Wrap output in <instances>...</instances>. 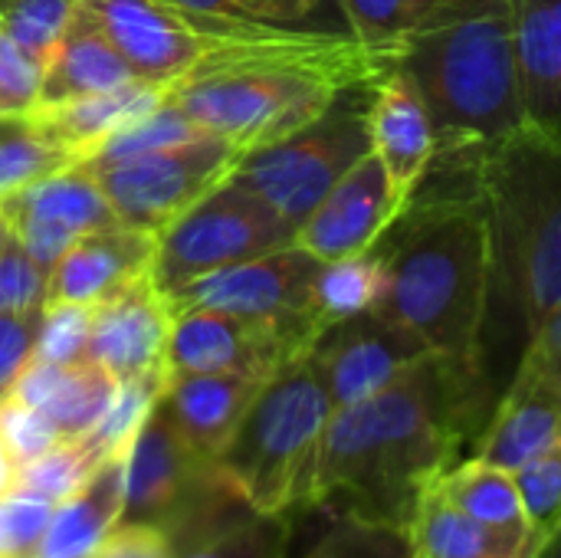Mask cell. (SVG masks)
I'll return each instance as SVG.
<instances>
[{
  "mask_svg": "<svg viewBox=\"0 0 561 558\" xmlns=\"http://www.w3.org/2000/svg\"><path fill=\"white\" fill-rule=\"evenodd\" d=\"M493 385L473 362L431 352L322 434L302 510L411 529L421 497L490 418Z\"/></svg>",
  "mask_w": 561,
  "mask_h": 558,
  "instance_id": "1",
  "label": "cell"
},
{
  "mask_svg": "<svg viewBox=\"0 0 561 558\" xmlns=\"http://www.w3.org/2000/svg\"><path fill=\"white\" fill-rule=\"evenodd\" d=\"M404 46L355 33L217 16L210 49L178 79L171 99L207 132L247 151L312 125L352 89L398 66Z\"/></svg>",
  "mask_w": 561,
  "mask_h": 558,
  "instance_id": "2",
  "label": "cell"
},
{
  "mask_svg": "<svg viewBox=\"0 0 561 558\" xmlns=\"http://www.w3.org/2000/svg\"><path fill=\"white\" fill-rule=\"evenodd\" d=\"M473 158H434L378 240L388 273L378 312L411 329L427 349L483 368L490 230Z\"/></svg>",
  "mask_w": 561,
  "mask_h": 558,
  "instance_id": "3",
  "label": "cell"
},
{
  "mask_svg": "<svg viewBox=\"0 0 561 558\" xmlns=\"http://www.w3.org/2000/svg\"><path fill=\"white\" fill-rule=\"evenodd\" d=\"M473 184L490 230V306L483 372L516 362L561 303V138L533 125L473 158ZM513 378V375H510Z\"/></svg>",
  "mask_w": 561,
  "mask_h": 558,
  "instance_id": "4",
  "label": "cell"
},
{
  "mask_svg": "<svg viewBox=\"0 0 561 558\" xmlns=\"http://www.w3.org/2000/svg\"><path fill=\"white\" fill-rule=\"evenodd\" d=\"M398 66L427 102L434 158H473L529 125L506 7L411 39Z\"/></svg>",
  "mask_w": 561,
  "mask_h": 558,
  "instance_id": "5",
  "label": "cell"
},
{
  "mask_svg": "<svg viewBox=\"0 0 561 558\" xmlns=\"http://www.w3.org/2000/svg\"><path fill=\"white\" fill-rule=\"evenodd\" d=\"M335 405L309 362L293 358L266 378L237 434L217 457L224 477L256 513L296 516Z\"/></svg>",
  "mask_w": 561,
  "mask_h": 558,
  "instance_id": "6",
  "label": "cell"
},
{
  "mask_svg": "<svg viewBox=\"0 0 561 558\" xmlns=\"http://www.w3.org/2000/svg\"><path fill=\"white\" fill-rule=\"evenodd\" d=\"M243 510L250 506L224 477L220 464L194 451L158 401L125 457V500L118 523L161 529L178 558L181 549Z\"/></svg>",
  "mask_w": 561,
  "mask_h": 558,
  "instance_id": "7",
  "label": "cell"
},
{
  "mask_svg": "<svg viewBox=\"0 0 561 558\" xmlns=\"http://www.w3.org/2000/svg\"><path fill=\"white\" fill-rule=\"evenodd\" d=\"M368 89H352L296 135L247 151L230 178L263 197L296 230L319 201L371 151Z\"/></svg>",
  "mask_w": 561,
  "mask_h": 558,
  "instance_id": "8",
  "label": "cell"
},
{
  "mask_svg": "<svg viewBox=\"0 0 561 558\" xmlns=\"http://www.w3.org/2000/svg\"><path fill=\"white\" fill-rule=\"evenodd\" d=\"M289 243H296V227L263 197L227 178L158 234L151 280L164 299H174L204 276Z\"/></svg>",
  "mask_w": 561,
  "mask_h": 558,
  "instance_id": "9",
  "label": "cell"
},
{
  "mask_svg": "<svg viewBox=\"0 0 561 558\" xmlns=\"http://www.w3.org/2000/svg\"><path fill=\"white\" fill-rule=\"evenodd\" d=\"M243 148L220 135H201L187 145L151 151L128 161L89 164L122 227L161 234L204 194L230 178Z\"/></svg>",
  "mask_w": 561,
  "mask_h": 558,
  "instance_id": "10",
  "label": "cell"
},
{
  "mask_svg": "<svg viewBox=\"0 0 561 558\" xmlns=\"http://www.w3.org/2000/svg\"><path fill=\"white\" fill-rule=\"evenodd\" d=\"M316 332L233 316L224 309L191 306L174 312L164 368L168 378L184 375H276L293 358L306 355Z\"/></svg>",
  "mask_w": 561,
  "mask_h": 558,
  "instance_id": "11",
  "label": "cell"
},
{
  "mask_svg": "<svg viewBox=\"0 0 561 558\" xmlns=\"http://www.w3.org/2000/svg\"><path fill=\"white\" fill-rule=\"evenodd\" d=\"M319 266L322 260H316L299 243H289L266 257H256L240 266H227L214 276L197 280L194 286L168 299V306L171 312L207 306V309H224L233 316L293 326V329H306L319 335L325 329L316 309Z\"/></svg>",
  "mask_w": 561,
  "mask_h": 558,
  "instance_id": "12",
  "label": "cell"
},
{
  "mask_svg": "<svg viewBox=\"0 0 561 558\" xmlns=\"http://www.w3.org/2000/svg\"><path fill=\"white\" fill-rule=\"evenodd\" d=\"M138 79L178 86L207 53L210 16L168 0H79Z\"/></svg>",
  "mask_w": 561,
  "mask_h": 558,
  "instance_id": "13",
  "label": "cell"
},
{
  "mask_svg": "<svg viewBox=\"0 0 561 558\" xmlns=\"http://www.w3.org/2000/svg\"><path fill=\"white\" fill-rule=\"evenodd\" d=\"M431 352L434 349H427L424 339H417L411 329L371 309L352 319L329 322L306 355L339 411L371 398Z\"/></svg>",
  "mask_w": 561,
  "mask_h": 558,
  "instance_id": "14",
  "label": "cell"
},
{
  "mask_svg": "<svg viewBox=\"0 0 561 558\" xmlns=\"http://www.w3.org/2000/svg\"><path fill=\"white\" fill-rule=\"evenodd\" d=\"M0 217L7 220L13 240L46 273L79 237L118 224L89 164H69L0 201Z\"/></svg>",
  "mask_w": 561,
  "mask_h": 558,
  "instance_id": "15",
  "label": "cell"
},
{
  "mask_svg": "<svg viewBox=\"0 0 561 558\" xmlns=\"http://www.w3.org/2000/svg\"><path fill=\"white\" fill-rule=\"evenodd\" d=\"M404 204L408 201L394 191L385 164L368 151L299 224L296 243L322 263L365 253L378 247Z\"/></svg>",
  "mask_w": 561,
  "mask_h": 558,
  "instance_id": "16",
  "label": "cell"
},
{
  "mask_svg": "<svg viewBox=\"0 0 561 558\" xmlns=\"http://www.w3.org/2000/svg\"><path fill=\"white\" fill-rule=\"evenodd\" d=\"M174 312L151 273L122 286L92 306V335L85 358L108 368L118 382L164 368Z\"/></svg>",
  "mask_w": 561,
  "mask_h": 558,
  "instance_id": "17",
  "label": "cell"
},
{
  "mask_svg": "<svg viewBox=\"0 0 561 558\" xmlns=\"http://www.w3.org/2000/svg\"><path fill=\"white\" fill-rule=\"evenodd\" d=\"M368 135L375 158L385 164L394 191L408 201L431 171L437 132L417 82L401 66H391L368 89Z\"/></svg>",
  "mask_w": 561,
  "mask_h": 558,
  "instance_id": "18",
  "label": "cell"
},
{
  "mask_svg": "<svg viewBox=\"0 0 561 558\" xmlns=\"http://www.w3.org/2000/svg\"><path fill=\"white\" fill-rule=\"evenodd\" d=\"M158 237L131 227H105L79 237L66 257L49 270L46 280V303H76L95 306L105 296L118 293L122 286L135 283L138 276L151 273Z\"/></svg>",
  "mask_w": 561,
  "mask_h": 558,
  "instance_id": "19",
  "label": "cell"
},
{
  "mask_svg": "<svg viewBox=\"0 0 561 558\" xmlns=\"http://www.w3.org/2000/svg\"><path fill=\"white\" fill-rule=\"evenodd\" d=\"M559 441L561 388L529 368H516L477 434L473 454L516 474Z\"/></svg>",
  "mask_w": 561,
  "mask_h": 558,
  "instance_id": "20",
  "label": "cell"
},
{
  "mask_svg": "<svg viewBox=\"0 0 561 558\" xmlns=\"http://www.w3.org/2000/svg\"><path fill=\"white\" fill-rule=\"evenodd\" d=\"M266 385V375H184L171 378L161 405L178 424V431L191 441L194 451L217 460L230 437L237 434L243 414L250 411L253 398Z\"/></svg>",
  "mask_w": 561,
  "mask_h": 558,
  "instance_id": "21",
  "label": "cell"
},
{
  "mask_svg": "<svg viewBox=\"0 0 561 558\" xmlns=\"http://www.w3.org/2000/svg\"><path fill=\"white\" fill-rule=\"evenodd\" d=\"M526 118L561 138V0H506Z\"/></svg>",
  "mask_w": 561,
  "mask_h": 558,
  "instance_id": "22",
  "label": "cell"
},
{
  "mask_svg": "<svg viewBox=\"0 0 561 558\" xmlns=\"http://www.w3.org/2000/svg\"><path fill=\"white\" fill-rule=\"evenodd\" d=\"M171 92H174V86L131 79V82H125L118 89H108V92H95V95L72 99V102L33 109L30 118L82 164L99 151V145L108 135H115L131 118L158 109L161 102H168Z\"/></svg>",
  "mask_w": 561,
  "mask_h": 558,
  "instance_id": "23",
  "label": "cell"
},
{
  "mask_svg": "<svg viewBox=\"0 0 561 558\" xmlns=\"http://www.w3.org/2000/svg\"><path fill=\"white\" fill-rule=\"evenodd\" d=\"M125 457L108 454L82 490L53 506L46 533L33 558H92L102 539L122 520L125 500Z\"/></svg>",
  "mask_w": 561,
  "mask_h": 558,
  "instance_id": "24",
  "label": "cell"
},
{
  "mask_svg": "<svg viewBox=\"0 0 561 558\" xmlns=\"http://www.w3.org/2000/svg\"><path fill=\"white\" fill-rule=\"evenodd\" d=\"M131 79H138V76L122 59V53L108 43V36L82 10H76V20L69 23L66 36L59 39V46L53 49V56L46 62L36 109L72 102L82 95H95V92H108Z\"/></svg>",
  "mask_w": 561,
  "mask_h": 558,
  "instance_id": "25",
  "label": "cell"
},
{
  "mask_svg": "<svg viewBox=\"0 0 561 558\" xmlns=\"http://www.w3.org/2000/svg\"><path fill=\"white\" fill-rule=\"evenodd\" d=\"M408 533L417 558H536L542 546V539H510L480 526L454 506L437 483L421 497Z\"/></svg>",
  "mask_w": 561,
  "mask_h": 558,
  "instance_id": "26",
  "label": "cell"
},
{
  "mask_svg": "<svg viewBox=\"0 0 561 558\" xmlns=\"http://www.w3.org/2000/svg\"><path fill=\"white\" fill-rule=\"evenodd\" d=\"M348 20V33L365 43L408 46L460 20L503 10L506 0H335Z\"/></svg>",
  "mask_w": 561,
  "mask_h": 558,
  "instance_id": "27",
  "label": "cell"
},
{
  "mask_svg": "<svg viewBox=\"0 0 561 558\" xmlns=\"http://www.w3.org/2000/svg\"><path fill=\"white\" fill-rule=\"evenodd\" d=\"M437 490L460 506L467 516H473L480 526L510 536V539H542L526 513L516 474L506 467H496L483 457H467L457 460L440 480Z\"/></svg>",
  "mask_w": 561,
  "mask_h": 558,
  "instance_id": "28",
  "label": "cell"
},
{
  "mask_svg": "<svg viewBox=\"0 0 561 558\" xmlns=\"http://www.w3.org/2000/svg\"><path fill=\"white\" fill-rule=\"evenodd\" d=\"M385 283H388V273H385V257L378 247L355 253V257L329 260L319 266V276H316V309L325 326L371 312L381 306Z\"/></svg>",
  "mask_w": 561,
  "mask_h": 558,
  "instance_id": "29",
  "label": "cell"
},
{
  "mask_svg": "<svg viewBox=\"0 0 561 558\" xmlns=\"http://www.w3.org/2000/svg\"><path fill=\"white\" fill-rule=\"evenodd\" d=\"M69 164L79 161L62 145H56L30 115L0 118V201Z\"/></svg>",
  "mask_w": 561,
  "mask_h": 558,
  "instance_id": "30",
  "label": "cell"
},
{
  "mask_svg": "<svg viewBox=\"0 0 561 558\" xmlns=\"http://www.w3.org/2000/svg\"><path fill=\"white\" fill-rule=\"evenodd\" d=\"M115 391H118V378L108 368L85 358V362L66 368L59 388L39 411L53 421V428L59 431L62 441L85 437L105 418Z\"/></svg>",
  "mask_w": 561,
  "mask_h": 558,
  "instance_id": "31",
  "label": "cell"
},
{
  "mask_svg": "<svg viewBox=\"0 0 561 558\" xmlns=\"http://www.w3.org/2000/svg\"><path fill=\"white\" fill-rule=\"evenodd\" d=\"M102 460L105 457L99 454V447L89 437L59 441L56 447H49L36 460L16 467L10 493L36 497V500H46V503L56 506V503L69 500L76 490H82L89 483V477L99 470Z\"/></svg>",
  "mask_w": 561,
  "mask_h": 558,
  "instance_id": "32",
  "label": "cell"
},
{
  "mask_svg": "<svg viewBox=\"0 0 561 558\" xmlns=\"http://www.w3.org/2000/svg\"><path fill=\"white\" fill-rule=\"evenodd\" d=\"M293 516L243 510L204 539L181 549L178 558H289Z\"/></svg>",
  "mask_w": 561,
  "mask_h": 558,
  "instance_id": "33",
  "label": "cell"
},
{
  "mask_svg": "<svg viewBox=\"0 0 561 558\" xmlns=\"http://www.w3.org/2000/svg\"><path fill=\"white\" fill-rule=\"evenodd\" d=\"M207 135L174 99L161 102L158 109L131 118L128 125H122L115 135H108L99 151L82 161V164H112V161H128V158H141L151 151H164V148H178L187 145L194 138Z\"/></svg>",
  "mask_w": 561,
  "mask_h": 558,
  "instance_id": "34",
  "label": "cell"
},
{
  "mask_svg": "<svg viewBox=\"0 0 561 558\" xmlns=\"http://www.w3.org/2000/svg\"><path fill=\"white\" fill-rule=\"evenodd\" d=\"M168 368H154L135 378L118 382V391L105 411V418L99 421V428L92 434H85L102 457L108 454H128L138 428L145 424V418L151 414V408L161 401L164 388H168Z\"/></svg>",
  "mask_w": 561,
  "mask_h": 558,
  "instance_id": "35",
  "label": "cell"
},
{
  "mask_svg": "<svg viewBox=\"0 0 561 558\" xmlns=\"http://www.w3.org/2000/svg\"><path fill=\"white\" fill-rule=\"evenodd\" d=\"M302 558H417L414 539L401 526L358 516H332L325 536Z\"/></svg>",
  "mask_w": 561,
  "mask_h": 558,
  "instance_id": "36",
  "label": "cell"
},
{
  "mask_svg": "<svg viewBox=\"0 0 561 558\" xmlns=\"http://www.w3.org/2000/svg\"><path fill=\"white\" fill-rule=\"evenodd\" d=\"M76 10L79 0H0V30L49 62Z\"/></svg>",
  "mask_w": 561,
  "mask_h": 558,
  "instance_id": "37",
  "label": "cell"
},
{
  "mask_svg": "<svg viewBox=\"0 0 561 558\" xmlns=\"http://www.w3.org/2000/svg\"><path fill=\"white\" fill-rule=\"evenodd\" d=\"M46 59L0 30V118L30 115L39 102Z\"/></svg>",
  "mask_w": 561,
  "mask_h": 558,
  "instance_id": "38",
  "label": "cell"
},
{
  "mask_svg": "<svg viewBox=\"0 0 561 558\" xmlns=\"http://www.w3.org/2000/svg\"><path fill=\"white\" fill-rule=\"evenodd\" d=\"M533 529L546 539L561 526V441L516 470Z\"/></svg>",
  "mask_w": 561,
  "mask_h": 558,
  "instance_id": "39",
  "label": "cell"
},
{
  "mask_svg": "<svg viewBox=\"0 0 561 558\" xmlns=\"http://www.w3.org/2000/svg\"><path fill=\"white\" fill-rule=\"evenodd\" d=\"M89 335H92V306H76V303L43 306V326L33 358L53 365H79L85 362Z\"/></svg>",
  "mask_w": 561,
  "mask_h": 558,
  "instance_id": "40",
  "label": "cell"
},
{
  "mask_svg": "<svg viewBox=\"0 0 561 558\" xmlns=\"http://www.w3.org/2000/svg\"><path fill=\"white\" fill-rule=\"evenodd\" d=\"M0 441L10 460L23 467L36 460L39 454H46L49 447H56L62 437L39 408H30L16 398H3L0 401Z\"/></svg>",
  "mask_w": 561,
  "mask_h": 558,
  "instance_id": "41",
  "label": "cell"
},
{
  "mask_svg": "<svg viewBox=\"0 0 561 558\" xmlns=\"http://www.w3.org/2000/svg\"><path fill=\"white\" fill-rule=\"evenodd\" d=\"M53 516V503L36 497L7 493L0 497V558H33L46 523Z\"/></svg>",
  "mask_w": 561,
  "mask_h": 558,
  "instance_id": "42",
  "label": "cell"
},
{
  "mask_svg": "<svg viewBox=\"0 0 561 558\" xmlns=\"http://www.w3.org/2000/svg\"><path fill=\"white\" fill-rule=\"evenodd\" d=\"M49 273L10 237L0 247V312L36 309L46 303Z\"/></svg>",
  "mask_w": 561,
  "mask_h": 558,
  "instance_id": "43",
  "label": "cell"
},
{
  "mask_svg": "<svg viewBox=\"0 0 561 558\" xmlns=\"http://www.w3.org/2000/svg\"><path fill=\"white\" fill-rule=\"evenodd\" d=\"M39 326H43V306L0 312V401L10 395L20 372L33 362Z\"/></svg>",
  "mask_w": 561,
  "mask_h": 558,
  "instance_id": "44",
  "label": "cell"
},
{
  "mask_svg": "<svg viewBox=\"0 0 561 558\" xmlns=\"http://www.w3.org/2000/svg\"><path fill=\"white\" fill-rule=\"evenodd\" d=\"M168 3L191 7L201 13H220V16H243V20H266V23H302L325 0H168Z\"/></svg>",
  "mask_w": 561,
  "mask_h": 558,
  "instance_id": "45",
  "label": "cell"
},
{
  "mask_svg": "<svg viewBox=\"0 0 561 558\" xmlns=\"http://www.w3.org/2000/svg\"><path fill=\"white\" fill-rule=\"evenodd\" d=\"M92 558H174L171 539L154 526L118 523Z\"/></svg>",
  "mask_w": 561,
  "mask_h": 558,
  "instance_id": "46",
  "label": "cell"
},
{
  "mask_svg": "<svg viewBox=\"0 0 561 558\" xmlns=\"http://www.w3.org/2000/svg\"><path fill=\"white\" fill-rule=\"evenodd\" d=\"M516 368H529L561 388V303L539 322L529 345L523 349Z\"/></svg>",
  "mask_w": 561,
  "mask_h": 558,
  "instance_id": "47",
  "label": "cell"
},
{
  "mask_svg": "<svg viewBox=\"0 0 561 558\" xmlns=\"http://www.w3.org/2000/svg\"><path fill=\"white\" fill-rule=\"evenodd\" d=\"M13 477H16V464L10 460V454L0 441V497H7L13 490Z\"/></svg>",
  "mask_w": 561,
  "mask_h": 558,
  "instance_id": "48",
  "label": "cell"
},
{
  "mask_svg": "<svg viewBox=\"0 0 561 558\" xmlns=\"http://www.w3.org/2000/svg\"><path fill=\"white\" fill-rule=\"evenodd\" d=\"M536 558H561V526L556 529V533H549V536L542 539V546H539Z\"/></svg>",
  "mask_w": 561,
  "mask_h": 558,
  "instance_id": "49",
  "label": "cell"
},
{
  "mask_svg": "<svg viewBox=\"0 0 561 558\" xmlns=\"http://www.w3.org/2000/svg\"><path fill=\"white\" fill-rule=\"evenodd\" d=\"M10 237H13V234H10V227H7V220L0 217V247H3V243H7Z\"/></svg>",
  "mask_w": 561,
  "mask_h": 558,
  "instance_id": "50",
  "label": "cell"
}]
</instances>
